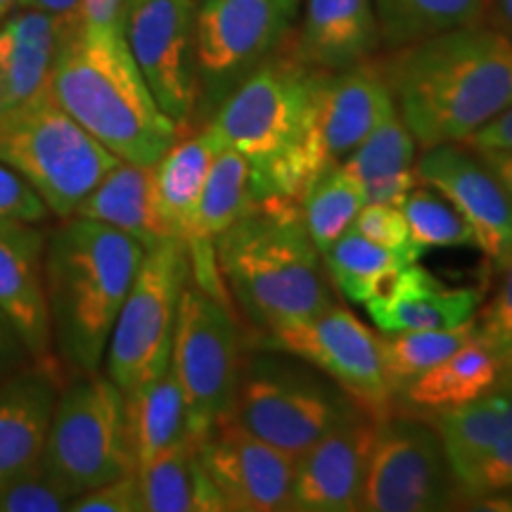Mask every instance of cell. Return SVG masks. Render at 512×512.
Here are the masks:
<instances>
[{
  "label": "cell",
  "mask_w": 512,
  "mask_h": 512,
  "mask_svg": "<svg viewBox=\"0 0 512 512\" xmlns=\"http://www.w3.org/2000/svg\"><path fill=\"white\" fill-rule=\"evenodd\" d=\"M259 202L252 164L240 152L223 147L204 181L185 245L188 249L214 247L216 240Z\"/></svg>",
  "instance_id": "obj_30"
},
{
  "label": "cell",
  "mask_w": 512,
  "mask_h": 512,
  "mask_svg": "<svg viewBox=\"0 0 512 512\" xmlns=\"http://www.w3.org/2000/svg\"><path fill=\"white\" fill-rule=\"evenodd\" d=\"M72 496L43 470L41 460L0 484V512H62Z\"/></svg>",
  "instance_id": "obj_37"
},
{
  "label": "cell",
  "mask_w": 512,
  "mask_h": 512,
  "mask_svg": "<svg viewBox=\"0 0 512 512\" xmlns=\"http://www.w3.org/2000/svg\"><path fill=\"white\" fill-rule=\"evenodd\" d=\"M223 150L219 138L209 126L192 133L188 138H178L162 157L152 164V188H155L157 214L171 238L185 242L190 219L195 214L204 181Z\"/></svg>",
  "instance_id": "obj_27"
},
{
  "label": "cell",
  "mask_w": 512,
  "mask_h": 512,
  "mask_svg": "<svg viewBox=\"0 0 512 512\" xmlns=\"http://www.w3.org/2000/svg\"><path fill=\"white\" fill-rule=\"evenodd\" d=\"M399 209L406 216L411 238L422 254L439 247H475L472 230L460 219L458 211L427 185H418L408 192Z\"/></svg>",
  "instance_id": "obj_36"
},
{
  "label": "cell",
  "mask_w": 512,
  "mask_h": 512,
  "mask_svg": "<svg viewBox=\"0 0 512 512\" xmlns=\"http://www.w3.org/2000/svg\"><path fill=\"white\" fill-rule=\"evenodd\" d=\"M512 197V152H477Z\"/></svg>",
  "instance_id": "obj_47"
},
{
  "label": "cell",
  "mask_w": 512,
  "mask_h": 512,
  "mask_svg": "<svg viewBox=\"0 0 512 512\" xmlns=\"http://www.w3.org/2000/svg\"><path fill=\"white\" fill-rule=\"evenodd\" d=\"M477 335V323L460 325L451 330L427 332H382V363L389 389L394 396L401 394L408 384H413L427 370L439 366L444 358L456 354Z\"/></svg>",
  "instance_id": "obj_35"
},
{
  "label": "cell",
  "mask_w": 512,
  "mask_h": 512,
  "mask_svg": "<svg viewBox=\"0 0 512 512\" xmlns=\"http://www.w3.org/2000/svg\"><path fill=\"white\" fill-rule=\"evenodd\" d=\"M50 216L43 197L8 164L0 162V219L41 223Z\"/></svg>",
  "instance_id": "obj_42"
},
{
  "label": "cell",
  "mask_w": 512,
  "mask_h": 512,
  "mask_svg": "<svg viewBox=\"0 0 512 512\" xmlns=\"http://www.w3.org/2000/svg\"><path fill=\"white\" fill-rule=\"evenodd\" d=\"M195 0H124L121 34L157 105L185 128L200 102Z\"/></svg>",
  "instance_id": "obj_15"
},
{
  "label": "cell",
  "mask_w": 512,
  "mask_h": 512,
  "mask_svg": "<svg viewBox=\"0 0 512 512\" xmlns=\"http://www.w3.org/2000/svg\"><path fill=\"white\" fill-rule=\"evenodd\" d=\"M143 512H228L200 458V441L185 439L136 467Z\"/></svg>",
  "instance_id": "obj_26"
},
{
  "label": "cell",
  "mask_w": 512,
  "mask_h": 512,
  "mask_svg": "<svg viewBox=\"0 0 512 512\" xmlns=\"http://www.w3.org/2000/svg\"><path fill=\"white\" fill-rule=\"evenodd\" d=\"M43 252L46 235L36 223L0 219V309L22 337L31 363L55 373L57 354L48 316Z\"/></svg>",
  "instance_id": "obj_19"
},
{
  "label": "cell",
  "mask_w": 512,
  "mask_h": 512,
  "mask_svg": "<svg viewBox=\"0 0 512 512\" xmlns=\"http://www.w3.org/2000/svg\"><path fill=\"white\" fill-rule=\"evenodd\" d=\"M50 95L121 162L152 166L183 136L157 105L121 27L79 24L57 50Z\"/></svg>",
  "instance_id": "obj_2"
},
{
  "label": "cell",
  "mask_w": 512,
  "mask_h": 512,
  "mask_svg": "<svg viewBox=\"0 0 512 512\" xmlns=\"http://www.w3.org/2000/svg\"><path fill=\"white\" fill-rule=\"evenodd\" d=\"M27 361H31V358L22 337H19L12 320L5 316V311L0 309V380L17 373Z\"/></svg>",
  "instance_id": "obj_44"
},
{
  "label": "cell",
  "mask_w": 512,
  "mask_h": 512,
  "mask_svg": "<svg viewBox=\"0 0 512 512\" xmlns=\"http://www.w3.org/2000/svg\"><path fill=\"white\" fill-rule=\"evenodd\" d=\"M0 162L43 197L50 214L69 219L121 159L48 93L0 117Z\"/></svg>",
  "instance_id": "obj_6"
},
{
  "label": "cell",
  "mask_w": 512,
  "mask_h": 512,
  "mask_svg": "<svg viewBox=\"0 0 512 512\" xmlns=\"http://www.w3.org/2000/svg\"><path fill=\"white\" fill-rule=\"evenodd\" d=\"M79 24L38 10L5 15L0 24V117L50 93V74L64 36Z\"/></svg>",
  "instance_id": "obj_21"
},
{
  "label": "cell",
  "mask_w": 512,
  "mask_h": 512,
  "mask_svg": "<svg viewBox=\"0 0 512 512\" xmlns=\"http://www.w3.org/2000/svg\"><path fill=\"white\" fill-rule=\"evenodd\" d=\"M415 147L418 143L413 133L392 105L361 145L339 164L358 183L366 202L399 207L408 192L420 185L415 174Z\"/></svg>",
  "instance_id": "obj_24"
},
{
  "label": "cell",
  "mask_w": 512,
  "mask_h": 512,
  "mask_svg": "<svg viewBox=\"0 0 512 512\" xmlns=\"http://www.w3.org/2000/svg\"><path fill=\"white\" fill-rule=\"evenodd\" d=\"M57 394V375L34 363L0 380V484L41 460Z\"/></svg>",
  "instance_id": "obj_23"
},
{
  "label": "cell",
  "mask_w": 512,
  "mask_h": 512,
  "mask_svg": "<svg viewBox=\"0 0 512 512\" xmlns=\"http://www.w3.org/2000/svg\"><path fill=\"white\" fill-rule=\"evenodd\" d=\"M494 12L501 29L512 36V0H494Z\"/></svg>",
  "instance_id": "obj_48"
},
{
  "label": "cell",
  "mask_w": 512,
  "mask_h": 512,
  "mask_svg": "<svg viewBox=\"0 0 512 512\" xmlns=\"http://www.w3.org/2000/svg\"><path fill=\"white\" fill-rule=\"evenodd\" d=\"M380 38L403 48L444 31L479 24L486 0H373Z\"/></svg>",
  "instance_id": "obj_33"
},
{
  "label": "cell",
  "mask_w": 512,
  "mask_h": 512,
  "mask_svg": "<svg viewBox=\"0 0 512 512\" xmlns=\"http://www.w3.org/2000/svg\"><path fill=\"white\" fill-rule=\"evenodd\" d=\"M264 347L316 368L344 389L363 411L384 418L392 406L380 335L347 306L330 304L316 316L264 332Z\"/></svg>",
  "instance_id": "obj_13"
},
{
  "label": "cell",
  "mask_w": 512,
  "mask_h": 512,
  "mask_svg": "<svg viewBox=\"0 0 512 512\" xmlns=\"http://www.w3.org/2000/svg\"><path fill=\"white\" fill-rule=\"evenodd\" d=\"M456 491V477L432 422L389 415L377 420L358 510H446Z\"/></svg>",
  "instance_id": "obj_14"
},
{
  "label": "cell",
  "mask_w": 512,
  "mask_h": 512,
  "mask_svg": "<svg viewBox=\"0 0 512 512\" xmlns=\"http://www.w3.org/2000/svg\"><path fill=\"white\" fill-rule=\"evenodd\" d=\"M121 3L124 0H83V24L98 29L121 27Z\"/></svg>",
  "instance_id": "obj_45"
},
{
  "label": "cell",
  "mask_w": 512,
  "mask_h": 512,
  "mask_svg": "<svg viewBox=\"0 0 512 512\" xmlns=\"http://www.w3.org/2000/svg\"><path fill=\"white\" fill-rule=\"evenodd\" d=\"M171 368L188 406L190 434L202 441L235 413L245 363L230 302L204 292L192 280L178 306Z\"/></svg>",
  "instance_id": "obj_10"
},
{
  "label": "cell",
  "mask_w": 512,
  "mask_h": 512,
  "mask_svg": "<svg viewBox=\"0 0 512 512\" xmlns=\"http://www.w3.org/2000/svg\"><path fill=\"white\" fill-rule=\"evenodd\" d=\"M354 230L361 233L363 238H368L375 245H380L389 252L401 254L403 259H408L411 264L420 259L422 252L415 247L411 238V228H408L406 216L399 207H392V204H377V202H366L358 211Z\"/></svg>",
  "instance_id": "obj_38"
},
{
  "label": "cell",
  "mask_w": 512,
  "mask_h": 512,
  "mask_svg": "<svg viewBox=\"0 0 512 512\" xmlns=\"http://www.w3.org/2000/svg\"><path fill=\"white\" fill-rule=\"evenodd\" d=\"M430 422L444 444L456 486L512 434L503 389H494L465 406L432 413Z\"/></svg>",
  "instance_id": "obj_31"
},
{
  "label": "cell",
  "mask_w": 512,
  "mask_h": 512,
  "mask_svg": "<svg viewBox=\"0 0 512 512\" xmlns=\"http://www.w3.org/2000/svg\"><path fill=\"white\" fill-rule=\"evenodd\" d=\"M15 8L46 12L67 24L83 22V0H17Z\"/></svg>",
  "instance_id": "obj_46"
},
{
  "label": "cell",
  "mask_w": 512,
  "mask_h": 512,
  "mask_svg": "<svg viewBox=\"0 0 512 512\" xmlns=\"http://www.w3.org/2000/svg\"><path fill=\"white\" fill-rule=\"evenodd\" d=\"M15 5H17V0H0V19H3L5 15H10Z\"/></svg>",
  "instance_id": "obj_50"
},
{
  "label": "cell",
  "mask_w": 512,
  "mask_h": 512,
  "mask_svg": "<svg viewBox=\"0 0 512 512\" xmlns=\"http://www.w3.org/2000/svg\"><path fill=\"white\" fill-rule=\"evenodd\" d=\"M415 143H465L512 105V36L467 24L399 48L382 69Z\"/></svg>",
  "instance_id": "obj_1"
},
{
  "label": "cell",
  "mask_w": 512,
  "mask_h": 512,
  "mask_svg": "<svg viewBox=\"0 0 512 512\" xmlns=\"http://www.w3.org/2000/svg\"><path fill=\"white\" fill-rule=\"evenodd\" d=\"M313 72L297 55L278 53L211 112L207 126L221 147L252 164L259 200H278L287 166L302 145Z\"/></svg>",
  "instance_id": "obj_5"
},
{
  "label": "cell",
  "mask_w": 512,
  "mask_h": 512,
  "mask_svg": "<svg viewBox=\"0 0 512 512\" xmlns=\"http://www.w3.org/2000/svg\"><path fill=\"white\" fill-rule=\"evenodd\" d=\"M501 285L491 302L477 311V335L503 358L512 354V254L501 268Z\"/></svg>",
  "instance_id": "obj_40"
},
{
  "label": "cell",
  "mask_w": 512,
  "mask_h": 512,
  "mask_svg": "<svg viewBox=\"0 0 512 512\" xmlns=\"http://www.w3.org/2000/svg\"><path fill=\"white\" fill-rule=\"evenodd\" d=\"M501 368L503 356L475 335L456 354L444 358L439 366L408 384L401 396H406V401L418 406L420 411H448L494 392L501 380Z\"/></svg>",
  "instance_id": "obj_28"
},
{
  "label": "cell",
  "mask_w": 512,
  "mask_h": 512,
  "mask_svg": "<svg viewBox=\"0 0 512 512\" xmlns=\"http://www.w3.org/2000/svg\"><path fill=\"white\" fill-rule=\"evenodd\" d=\"M43 470L72 496L136 470L126 425V396L107 375L76 373L57 394Z\"/></svg>",
  "instance_id": "obj_7"
},
{
  "label": "cell",
  "mask_w": 512,
  "mask_h": 512,
  "mask_svg": "<svg viewBox=\"0 0 512 512\" xmlns=\"http://www.w3.org/2000/svg\"><path fill=\"white\" fill-rule=\"evenodd\" d=\"M503 494H512V434L458 484V496L467 501H484Z\"/></svg>",
  "instance_id": "obj_39"
},
{
  "label": "cell",
  "mask_w": 512,
  "mask_h": 512,
  "mask_svg": "<svg viewBox=\"0 0 512 512\" xmlns=\"http://www.w3.org/2000/svg\"><path fill=\"white\" fill-rule=\"evenodd\" d=\"M214 247L226 290L264 332L335 304L323 256L304 226L299 204L261 200Z\"/></svg>",
  "instance_id": "obj_4"
},
{
  "label": "cell",
  "mask_w": 512,
  "mask_h": 512,
  "mask_svg": "<svg viewBox=\"0 0 512 512\" xmlns=\"http://www.w3.org/2000/svg\"><path fill=\"white\" fill-rule=\"evenodd\" d=\"M323 264L330 285L344 299H349L351 304L366 306L370 299L387 294L396 273L411 261L375 245L351 228L323 254Z\"/></svg>",
  "instance_id": "obj_32"
},
{
  "label": "cell",
  "mask_w": 512,
  "mask_h": 512,
  "mask_svg": "<svg viewBox=\"0 0 512 512\" xmlns=\"http://www.w3.org/2000/svg\"><path fill=\"white\" fill-rule=\"evenodd\" d=\"M463 145L475 152H512V105L491 124L479 128Z\"/></svg>",
  "instance_id": "obj_43"
},
{
  "label": "cell",
  "mask_w": 512,
  "mask_h": 512,
  "mask_svg": "<svg viewBox=\"0 0 512 512\" xmlns=\"http://www.w3.org/2000/svg\"><path fill=\"white\" fill-rule=\"evenodd\" d=\"M74 512H143L138 472H126L117 479L95 486L69 503Z\"/></svg>",
  "instance_id": "obj_41"
},
{
  "label": "cell",
  "mask_w": 512,
  "mask_h": 512,
  "mask_svg": "<svg viewBox=\"0 0 512 512\" xmlns=\"http://www.w3.org/2000/svg\"><path fill=\"white\" fill-rule=\"evenodd\" d=\"M145 247L105 223L69 216L46 238L43 275L53 347L72 373H95Z\"/></svg>",
  "instance_id": "obj_3"
},
{
  "label": "cell",
  "mask_w": 512,
  "mask_h": 512,
  "mask_svg": "<svg viewBox=\"0 0 512 512\" xmlns=\"http://www.w3.org/2000/svg\"><path fill=\"white\" fill-rule=\"evenodd\" d=\"M394 105L380 67L361 62L342 72H313L304 136L287 166L280 197L299 204L304 190L325 169L342 162Z\"/></svg>",
  "instance_id": "obj_11"
},
{
  "label": "cell",
  "mask_w": 512,
  "mask_h": 512,
  "mask_svg": "<svg viewBox=\"0 0 512 512\" xmlns=\"http://www.w3.org/2000/svg\"><path fill=\"white\" fill-rule=\"evenodd\" d=\"M200 458L233 512L290 510L297 458L287 456L230 415L200 441Z\"/></svg>",
  "instance_id": "obj_17"
},
{
  "label": "cell",
  "mask_w": 512,
  "mask_h": 512,
  "mask_svg": "<svg viewBox=\"0 0 512 512\" xmlns=\"http://www.w3.org/2000/svg\"><path fill=\"white\" fill-rule=\"evenodd\" d=\"M368 411L335 427L297 458L292 484L294 512H356L377 432Z\"/></svg>",
  "instance_id": "obj_18"
},
{
  "label": "cell",
  "mask_w": 512,
  "mask_h": 512,
  "mask_svg": "<svg viewBox=\"0 0 512 512\" xmlns=\"http://www.w3.org/2000/svg\"><path fill=\"white\" fill-rule=\"evenodd\" d=\"M415 174L458 211L475 247L501 271L512 254V197L489 164L463 143H444L415 157Z\"/></svg>",
  "instance_id": "obj_16"
},
{
  "label": "cell",
  "mask_w": 512,
  "mask_h": 512,
  "mask_svg": "<svg viewBox=\"0 0 512 512\" xmlns=\"http://www.w3.org/2000/svg\"><path fill=\"white\" fill-rule=\"evenodd\" d=\"M382 43L373 0H306L294 55L320 72L368 62Z\"/></svg>",
  "instance_id": "obj_22"
},
{
  "label": "cell",
  "mask_w": 512,
  "mask_h": 512,
  "mask_svg": "<svg viewBox=\"0 0 512 512\" xmlns=\"http://www.w3.org/2000/svg\"><path fill=\"white\" fill-rule=\"evenodd\" d=\"M188 283L190 256L181 238L145 249L105 351L107 377L124 394L171 366L178 306Z\"/></svg>",
  "instance_id": "obj_9"
},
{
  "label": "cell",
  "mask_w": 512,
  "mask_h": 512,
  "mask_svg": "<svg viewBox=\"0 0 512 512\" xmlns=\"http://www.w3.org/2000/svg\"><path fill=\"white\" fill-rule=\"evenodd\" d=\"M479 304V287L448 285L415 261L403 266L389 292L370 299L366 309L380 332H427L472 323Z\"/></svg>",
  "instance_id": "obj_20"
},
{
  "label": "cell",
  "mask_w": 512,
  "mask_h": 512,
  "mask_svg": "<svg viewBox=\"0 0 512 512\" xmlns=\"http://www.w3.org/2000/svg\"><path fill=\"white\" fill-rule=\"evenodd\" d=\"M299 0H204L195 15L200 100L214 112L254 69L283 50Z\"/></svg>",
  "instance_id": "obj_12"
},
{
  "label": "cell",
  "mask_w": 512,
  "mask_h": 512,
  "mask_svg": "<svg viewBox=\"0 0 512 512\" xmlns=\"http://www.w3.org/2000/svg\"><path fill=\"white\" fill-rule=\"evenodd\" d=\"M74 216L117 228L145 249L171 238L157 214L152 166L119 162L79 204Z\"/></svg>",
  "instance_id": "obj_25"
},
{
  "label": "cell",
  "mask_w": 512,
  "mask_h": 512,
  "mask_svg": "<svg viewBox=\"0 0 512 512\" xmlns=\"http://www.w3.org/2000/svg\"><path fill=\"white\" fill-rule=\"evenodd\" d=\"M363 204H366V197L354 178L342 169V164L330 166L313 178V183L299 200V209H302L304 226L320 256L328 252L347 230L354 228Z\"/></svg>",
  "instance_id": "obj_34"
},
{
  "label": "cell",
  "mask_w": 512,
  "mask_h": 512,
  "mask_svg": "<svg viewBox=\"0 0 512 512\" xmlns=\"http://www.w3.org/2000/svg\"><path fill=\"white\" fill-rule=\"evenodd\" d=\"M510 384H512V354L503 358L501 380H498V387H510Z\"/></svg>",
  "instance_id": "obj_49"
},
{
  "label": "cell",
  "mask_w": 512,
  "mask_h": 512,
  "mask_svg": "<svg viewBox=\"0 0 512 512\" xmlns=\"http://www.w3.org/2000/svg\"><path fill=\"white\" fill-rule=\"evenodd\" d=\"M361 411L323 373L261 356L242 368L233 415L266 444L299 458Z\"/></svg>",
  "instance_id": "obj_8"
},
{
  "label": "cell",
  "mask_w": 512,
  "mask_h": 512,
  "mask_svg": "<svg viewBox=\"0 0 512 512\" xmlns=\"http://www.w3.org/2000/svg\"><path fill=\"white\" fill-rule=\"evenodd\" d=\"M124 396L128 439L136 456V467L159 456L166 448L195 439L190 434L183 389L171 366Z\"/></svg>",
  "instance_id": "obj_29"
}]
</instances>
